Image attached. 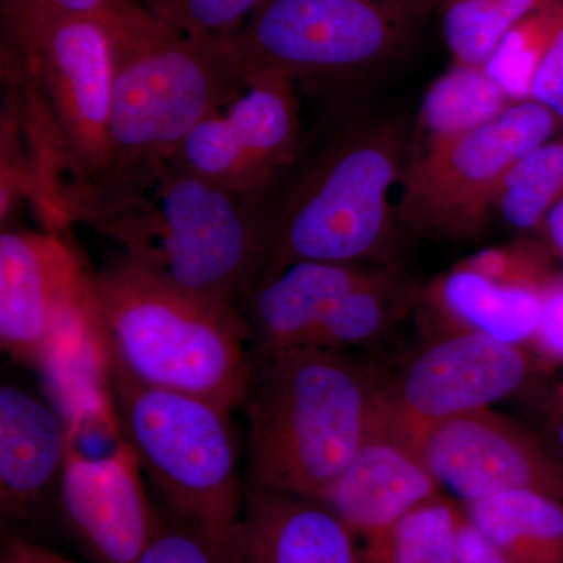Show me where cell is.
I'll return each instance as SVG.
<instances>
[{
	"label": "cell",
	"mask_w": 563,
	"mask_h": 563,
	"mask_svg": "<svg viewBox=\"0 0 563 563\" xmlns=\"http://www.w3.org/2000/svg\"><path fill=\"white\" fill-rule=\"evenodd\" d=\"M463 510L444 496L362 542V563H455Z\"/></svg>",
	"instance_id": "7402d4cb"
},
{
	"label": "cell",
	"mask_w": 563,
	"mask_h": 563,
	"mask_svg": "<svg viewBox=\"0 0 563 563\" xmlns=\"http://www.w3.org/2000/svg\"><path fill=\"white\" fill-rule=\"evenodd\" d=\"M407 298L401 284L383 272H374L365 284L344 296L322 320L306 347L346 351L383 333Z\"/></svg>",
	"instance_id": "603a6c76"
},
{
	"label": "cell",
	"mask_w": 563,
	"mask_h": 563,
	"mask_svg": "<svg viewBox=\"0 0 563 563\" xmlns=\"http://www.w3.org/2000/svg\"><path fill=\"white\" fill-rule=\"evenodd\" d=\"M512 103L485 66L455 63L422 99L417 139L422 150L415 155L479 128Z\"/></svg>",
	"instance_id": "44dd1931"
},
{
	"label": "cell",
	"mask_w": 563,
	"mask_h": 563,
	"mask_svg": "<svg viewBox=\"0 0 563 563\" xmlns=\"http://www.w3.org/2000/svg\"><path fill=\"white\" fill-rule=\"evenodd\" d=\"M106 21L114 65L110 158L101 181L73 199L85 220L147 187L195 125L247 84L232 36L174 31L136 0Z\"/></svg>",
	"instance_id": "6da1fadb"
},
{
	"label": "cell",
	"mask_w": 563,
	"mask_h": 563,
	"mask_svg": "<svg viewBox=\"0 0 563 563\" xmlns=\"http://www.w3.org/2000/svg\"><path fill=\"white\" fill-rule=\"evenodd\" d=\"M398 2V0H396ZM420 2L431 3V0H420Z\"/></svg>",
	"instance_id": "74e56055"
},
{
	"label": "cell",
	"mask_w": 563,
	"mask_h": 563,
	"mask_svg": "<svg viewBox=\"0 0 563 563\" xmlns=\"http://www.w3.org/2000/svg\"><path fill=\"white\" fill-rule=\"evenodd\" d=\"M57 235L3 231L0 235V344L14 361L36 368L63 301L87 277Z\"/></svg>",
	"instance_id": "5bb4252c"
},
{
	"label": "cell",
	"mask_w": 563,
	"mask_h": 563,
	"mask_svg": "<svg viewBox=\"0 0 563 563\" xmlns=\"http://www.w3.org/2000/svg\"><path fill=\"white\" fill-rule=\"evenodd\" d=\"M396 0H263L232 36L250 77L332 91L379 69L401 43Z\"/></svg>",
	"instance_id": "52a82bcc"
},
{
	"label": "cell",
	"mask_w": 563,
	"mask_h": 563,
	"mask_svg": "<svg viewBox=\"0 0 563 563\" xmlns=\"http://www.w3.org/2000/svg\"><path fill=\"white\" fill-rule=\"evenodd\" d=\"M555 124L542 103L515 102L479 128L415 155L402 174L399 224L418 233L479 232L515 163L547 143Z\"/></svg>",
	"instance_id": "30bf717a"
},
{
	"label": "cell",
	"mask_w": 563,
	"mask_h": 563,
	"mask_svg": "<svg viewBox=\"0 0 563 563\" xmlns=\"http://www.w3.org/2000/svg\"><path fill=\"white\" fill-rule=\"evenodd\" d=\"M132 0H0L3 38L20 40L66 18H106Z\"/></svg>",
	"instance_id": "83f0119b"
},
{
	"label": "cell",
	"mask_w": 563,
	"mask_h": 563,
	"mask_svg": "<svg viewBox=\"0 0 563 563\" xmlns=\"http://www.w3.org/2000/svg\"><path fill=\"white\" fill-rule=\"evenodd\" d=\"M555 407H563V387L561 388V391H559V398L558 401H555Z\"/></svg>",
	"instance_id": "8d00e7d4"
},
{
	"label": "cell",
	"mask_w": 563,
	"mask_h": 563,
	"mask_svg": "<svg viewBox=\"0 0 563 563\" xmlns=\"http://www.w3.org/2000/svg\"><path fill=\"white\" fill-rule=\"evenodd\" d=\"M232 544L242 563H362L361 540L320 498L247 485Z\"/></svg>",
	"instance_id": "9a60e30c"
},
{
	"label": "cell",
	"mask_w": 563,
	"mask_h": 563,
	"mask_svg": "<svg viewBox=\"0 0 563 563\" xmlns=\"http://www.w3.org/2000/svg\"><path fill=\"white\" fill-rule=\"evenodd\" d=\"M432 2H437V0H431V3H432Z\"/></svg>",
	"instance_id": "f35d334b"
},
{
	"label": "cell",
	"mask_w": 563,
	"mask_h": 563,
	"mask_svg": "<svg viewBox=\"0 0 563 563\" xmlns=\"http://www.w3.org/2000/svg\"><path fill=\"white\" fill-rule=\"evenodd\" d=\"M437 298L470 331L518 346L539 332L544 292L499 284L457 266L440 282Z\"/></svg>",
	"instance_id": "ffe728a7"
},
{
	"label": "cell",
	"mask_w": 563,
	"mask_h": 563,
	"mask_svg": "<svg viewBox=\"0 0 563 563\" xmlns=\"http://www.w3.org/2000/svg\"><path fill=\"white\" fill-rule=\"evenodd\" d=\"M547 229L555 250L563 255V199L555 203L550 213L547 214Z\"/></svg>",
	"instance_id": "d590c367"
},
{
	"label": "cell",
	"mask_w": 563,
	"mask_h": 563,
	"mask_svg": "<svg viewBox=\"0 0 563 563\" xmlns=\"http://www.w3.org/2000/svg\"><path fill=\"white\" fill-rule=\"evenodd\" d=\"M73 173V199L101 181L110 158L113 44L106 18H66L9 41Z\"/></svg>",
	"instance_id": "9c48e42d"
},
{
	"label": "cell",
	"mask_w": 563,
	"mask_h": 563,
	"mask_svg": "<svg viewBox=\"0 0 563 563\" xmlns=\"http://www.w3.org/2000/svg\"><path fill=\"white\" fill-rule=\"evenodd\" d=\"M440 488L409 448L369 429L347 468L318 498L363 542L443 496Z\"/></svg>",
	"instance_id": "e0dca14e"
},
{
	"label": "cell",
	"mask_w": 563,
	"mask_h": 563,
	"mask_svg": "<svg viewBox=\"0 0 563 563\" xmlns=\"http://www.w3.org/2000/svg\"><path fill=\"white\" fill-rule=\"evenodd\" d=\"M443 35L457 65L485 66L543 0H443Z\"/></svg>",
	"instance_id": "cb8c5ba5"
},
{
	"label": "cell",
	"mask_w": 563,
	"mask_h": 563,
	"mask_svg": "<svg viewBox=\"0 0 563 563\" xmlns=\"http://www.w3.org/2000/svg\"><path fill=\"white\" fill-rule=\"evenodd\" d=\"M536 339L548 354L563 361V280L553 282L544 292L542 320Z\"/></svg>",
	"instance_id": "1f68e13d"
},
{
	"label": "cell",
	"mask_w": 563,
	"mask_h": 563,
	"mask_svg": "<svg viewBox=\"0 0 563 563\" xmlns=\"http://www.w3.org/2000/svg\"><path fill=\"white\" fill-rule=\"evenodd\" d=\"M463 514L514 563H563V501L506 492L463 506Z\"/></svg>",
	"instance_id": "d6986e66"
},
{
	"label": "cell",
	"mask_w": 563,
	"mask_h": 563,
	"mask_svg": "<svg viewBox=\"0 0 563 563\" xmlns=\"http://www.w3.org/2000/svg\"><path fill=\"white\" fill-rule=\"evenodd\" d=\"M376 383L346 351L252 355L242 406L247 487L318 498L368 437Z\"/></svg>",
	"instance_id": "7a4b0ae2"
},
{
	"label": "cell",
	"mask_w": 563,
	"mask_h": 563,
	"mask_svg": "<svg viewBox=\"0 0 563 563\" xmlns=\"http://www.w3.org/2000/svg\"><path fill=\"white\" fill-rule=\"evenodd\" d=\"M461 268L481 274L488 279L512 287L531 288L547 292L553 282L548 279L544 265L532 252L521 250H485L462 262Z\"/></svg>",
	"instance_id": "f546056e"
},
{
	"label": "cell",
	"mask_w": 563,
	"mask_h": 563,
	"mask_svg": "<svg viewBox=\"0 0 563 563\" xmlns=\"http://www.w3.org/2000/svg\"><path fill=\"white\" fill-rule=\"evenodd\" d=\"M563 199V143L542 144L520 162L503 181L495 209L517 229H533Z\"/></svg>",
	"instance_id": "484cf974"
},
{
	"label": "cell",
	"mask_w": 563,
	"mask_h": 563,
	"mask_svg": "<svg viewBox=\"0 0 563 563\" xmlns=\"http://www.w3.org/2000/svg\"><path fill=\"white\" fill-rule=\"evenodd\" d=\"M406 161L407 135L398 121H358L336 133L284 198L272 199L261 279L298 262L363 265L380 257L395 235L390 192Z\"/></svg>",
	"instance_id": "5b68a950"
},
{
	"label": "cell",
	"mask_w": 563,
	"mask_h": 563,
	"mask_svg": "<svg viewBox=\"0 0 563 563\" xmlns=\"http://www.w3.org/2000/svg\"><path fill=\"white\" fill-rule=\"evenodd\" d=\"M66 431L58 506L70 536L92 563H139L163 517L144 490L113 393L60 415Z\"/></svg>",
	"instance_id": "ba28073f"
},
{
	"label": "cell",
	"mask_w": 563,
	"mask_h": 563,
	"mask_svg": "<svg viewBox=\"0 0 563 563\" xmlns=\"http://www.w3.org/2000/svg\"><path fill=\"white\" fill-rule=\"evenodd\" d=\"M528 374V357L514 344L474 331L444 336L387 383L377 377L369 429L409 446L439 422L512 395Z\"/></svg>",
	"instance_id": "8fae6325"
},
{
	"label": "cell",
	"mask_w": 563,
	"mask_h": 563,
	"mask_svg": "<svg viewBox=\"0 0 563 563\" xmlns=\"http://www.w3.org/2000/svg\"><path fill=\"white\" fill-rule=\"evenodd\" d=\"M543 439L563 462V407H554Z\"/></svg>",
	"instance_id": "e575fe53"
},
{
	"label": "cell",
	"mask_w": 563,
	"mask_h": 563,
	"mask_svg": "<svg viewBox=\"0 0 563 563\" xmlns=\"http://www.w3.org/2000/svg\"><path fill=\"white\" fill-rule=\"evenodd\" d=\"M66 431L60 413L16 385L0 388V509L32 520L60 493Z\"/></svg>",
	"instance_id": "ac0fdd59"
},
{
	"label": "cell",
	"mask_w": 563,
	"mask_h": 563,
	"mask_svg": "<svg viewBox=\"0 0 563 563\" xmlns=\"http://www.w3.org/2000/svg\"><path fill=\"white\" fill-rule=\"evenodd\" d=\"M407 448L463 506L517 490L563 501V462L550 444L490 409L439 422Z\"/></svg>",
	"instance_id": "4fadbf2b"
},
{
	"label": "cell",
	"mask_w": 563,
	"mask_h": 563,
	"mask_svg": "<svg viewBox=\"0 0 563 563\" xmlns=\"http://www.w3.org/2000/svg\"><path fill=\"white\" fill-rule=\"evenodd\" d=\"M563 27V0H543L509 32L485 69L512 102L529 101L537 68Z\"/></svg>",
	"instance_id": "d4e9b609"
},
{
	"label": "cell",
	"mask_w": 563,
	"mask_h": 563,
	"mask_svg": "<svg viewBox=\"0 0 563 563\" xmlns=\"http://www.w3.org/2000/svg\"><path fill=\"white\" fill-rule=\"evenodd\" d=\"M0 563H74L38 544L11 540L5 544Z\"/></svg>",
	"instance_id": "836d02e7"
},
{
	"label": "cell",
	"mask_w": 563,
	"mask_h": 563,
	"mask_svg": "<svg viewBox=\"0 0 563 563\" xmlns=\"http://www.w3.org/2000/svg\"><path fill=\"white\" fill-rule=\"evenodd\" d=\"M111 393L168 517L232 542L246 490L232 410L190 393L140 383L113 361Z\"/></svg>",
	"instance_id": "8992f818"
},
{
	"label": "cell",
	"mask_w": 563,
	"mask_h": 563,
	"mask_svg": "<svg viewBox=\"0 0 563 563\" xmlns=\"http://www.w3.org/2000/svg\"><path fill=\"white\" fill-rule=\"evenodd\" d=\"M87 221L125 257L242 313L268 261L272 199L240 195L169 162L143 190Z\"/></svg>",
	"instance_id": "3957f363"
},
{
	"label": "cell",
	"mask_w": 563,
	"mask_h": 563,
	"mask_svg": "<svg viewBox=\"0 0 563 563\" xmlns=\"http://www.w3.org/2000/svg\"><path fill=\"white\" fill-rule=\"evenodd\" d=\"M531 99L563 120V27L537 68Z\"/></svg>",
	"instance_id": "4dcf8cb0"
},
{
	"label": "cell",
	"mask_w": 563,
	"mask_h": 563,
	"mask_svg": "<svg viewBox=\"0 0 563 563\" xmlns=\"http://www.w3.org/2000/svg\"><path fill=\"white\" fill-rule=\"evenodd\" d=\"M174 31L201 38H229L246 24L263 0H136Z\"/></svg>",
	"instance_id": "4316f807"
},
{
	"label": "cell",
	"mask_w": 563,
	"mask_h": 563,
	"mask_svg": "<svg viewBox=\"0 0 563 563\" xmlns=\"http://www.w3.org/2000/svg\"><path fill=\"white\" fill-rule=\"evenodd\" d=\"M455 563H514L463 514Z\"/></svg>",
	"instance_id": "d6a6232c"
},
{
	"label": "cell",
	"mask_w": 563,
	"mask_h": 563,
	"mask_svg": "<svg viewBox=\"0 0 563 563\" xmlns=\"http://www.w3.org/2000/svg\"><path fill=\"white\" fill-rule=\"evenodd\" d=\"M139 563L242 562L232 542H221L166 515Z\"/></svg>",
	"instance_id": "f1b7e54d"
},
{
	"label": "cell",
	"mask_w": 563,
	"mask_h": 563,
	"mask_svg": "<svg viewBox=\"0 0 563 563\" xmlns=\"http://www.w3.org/2000/svg\"><path fill=\"white\" fill-rule=\"evenodd\" d=\"M373 274L361 263L298 262L263 277L242 307L251 355L306 347L336 302Z\"/></svg>",
	"instance_id": "2e32d148"
},
{
	"label": "cell",
	"mask_w": 563,
	"mask_h": 563,
	"mask_svg": "<svg viewBox=\"0 0 563 563\" xmlns=\"http://www.w3.org/2000/svg\"><path fill=\"white\" fill-rule=\"evenodd\" d=\"M301 147L296 90L274 77H250L231 102L188 133L172 162L221 187L269 198Z\"/></svg>",
	"instance_id": "7c38bea8"
},
{
	"label": "cell",
	"mask_w": 563,
	"mask_h": 563,
	"mask_svg": "<svg viewBox=\"0 0 563 563\" xmlns=\"http://www.w3.org/2000/svg\"><path fill=\"white\" fill-rule=\"evenodd\" d=\"M111 361L140 383L243 406L250 336L239 310L181 290L121 255L91 276Z\"/></svg>",
	"instance_id": "277c9868"
}]
</instances>
